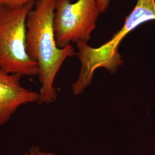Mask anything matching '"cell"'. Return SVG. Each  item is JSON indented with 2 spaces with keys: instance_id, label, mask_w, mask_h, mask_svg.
<instances>
[{
  "instance_id": "cell-1",
  "label": "cell",
  "mask_w": 155,
  "mask_h": 155,
  "mask_svg": "<svg viewBox=\"0 0 155 155\" xmlns=\"http://www.w3.org/2000/svg\"><path fill=\"white\" fill-rule=\"evenodd\" d=\"M55 1L37 0L26 21V49L39 68V104L55 101L56 76L67 58L77 55L71 45L63 48L56 45L54 29Z\"/></svg>"
},
{
  "instance_id": "cell-2",
  "label": "cell",
  "mask_w": 155,
  "mask_h": 155,
  "mask_svg": "<svg viewBox=\"0 0 155 155\" xmlns=\"http://www.w3.org/2000/svg\"><path fill=\"white\" fill-rule=\"evenodd\" d=\"M150 20H155V0H137L122 28L109 41L97 48L90 47L87 42L78 43L77 55L81 67L79 77L72 85L73 93L78 95L83 93L91 83L94 71L98 68H105L111 74L116 72L123 63L118 52L122 40L140 25Z\"/></svg>"
},
{
  "instance_id": "cell-3",
  "label": "cell",
  "mask_w": 155,
  "mask_h": 155,
  "mask_svg": "<svg viewBox=\"0 0 155 155\" xmlns=\"http://www.w3.org/2000/svg\"><path fill=\"white\" fill-rule=\"evenodd\" d=\"M35 1L16 6L0 4V69L20 76L39 75L26 49V21Z\"/></svg>"
},
{
  "instance_id": "cell-4",
  "label": "cell",
  "mask_w": 155,
  "mask_h": 155,
  "mask_svg": "<svg viewBox=\"0 0 155 155\" xmlns=\"http://www.w3.org/2000/svg\"><path fill=\"white\" fill-rule=\"evenodd\" d=\"M100 13L98 0H56L54 29L58 47L87 42Z\"/></svg>"
},
{
  "instance_id": "cell-5",
  "label": "cell",
  "mask_w": 155,
  "mask_h": 155,
  "mask_svg": "<svg viewBox=\"0 0 155 155\" xmlns=\"http://www.w3.org/2000/svg\"><path fill=\"white\" fill-rule=\"evenodd\" d=\"M21 78L0 69V127L10 120L21 106L38 102L39 92L24 87Z\"/></svg>"
},
{
  "instance_id": "cell-6",
  "label": "cell",
  "mask_w": 155,
  "mask_h": 155,
  "mask_svg": "<svg viewBox=\"0 0 155 155\" xmlns=\"http://www.w3.org/2000/svg\"><path fill=\"white\" fill-rule=\"evenodd\" d=\"M32 1H35V0H0V4L9 6L20 5Z\"/></svg>"
},
{
  "instance_id": "cell-7",
  "label": "cell",
  "mask_w": 155,
  "mask_h": 155,
  "mask_svg": "<svg viewBox=\"0 0 155 155\" xmlns=\"http://www.w3.org/2000/svg\"><path fill=\"white\" fill-rule=\"evenodd\" d=\"M25 155H56L52 153L47 152L44 150H41V149L36 147L33 146L31 148H30L27 152L26 153Z\"/></svg>"
},
{
  "instance_id": "cell-8",
  "label": "cell",
  "mask_w": 155,
  "mask_h": 155,
  "mask_svg": "<svg viewBox=\"0 0 155 155\" xmlns=\"http://www.w3.org/2000/svg\"><path fill=\"white\" fill-rule=\"evenodd\" d=\"M110 0H98V6L100 13L105 11L109 5Z\"/></svg>"
},
{
  "instance_id": "cell-9",
  "label": "cell",
  "mask_w": 155,
  "mask_h": 155,
  "mask_svg": "<svg viewBox=\"0 0 155 155\" xmlns=\"http://www.w3.org/2000/svg\"></svg>"
}]
</instances>
